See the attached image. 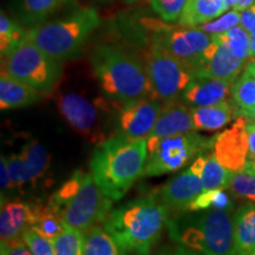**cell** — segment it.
<instances>
[{"instance_id":"1","label":"cell","mask_w":255,"mask_h":255,"mask_svg":"<svg viewBox=\"0 0 255 255\" xmlns=\"http://www.w3.org/2000/svg\"><path fill=\"white\" fill-rule=\"evenodd\" d=\"M146 158V138L131 139L116 135L95 149L90 161V174L105 195L113 201H119L143 175Z\"/></svg>"},{"instance_id":"48","label":"cell","mask_w":255,"mask_h":255,"mask_svg":"<svg viewBox=\"0 0 255 255\" xmlns=\"http://www.w3.org/2000/svg\"><path fill=\"white\" fill-rule=\"evenodd\" d=\"M251 255H255V252H254V253H252V254H251Z\"/></svg>"},{"instance_id":"47","label":"cell","mask_w":255,"mask_h":255,"mask_svg":"<svg viewBox=\"0 0 255 255\" xmlns=\"http://www.w3.org/2000/svg\"><path fill=\"white\" fill-rule=\"evenodd\" d=\"M102 2H109V1H111V0H101Z\"/></svg>"},{"instance_id":"4","label":"cell","mask_w":255,"mask_h":255,"mask_svg":"<svg viewBox=\"0 0 255 255\" xmlns=\"http://www.w3.org/2000/svg\"><path fill=\"white\" fill-rule=\"evenodd\" d=\"M114 201L103 193L91 174L76 170L50 197V207L65 225L87 233L103 223Z\"/></svg>"},{"instance_id":"13","label":"cell","mask_w":255,"mask_h":255,"mask_svg":"<svg viewBox=\"0 0 255 255\" xmlns=\"http://www.w3.org/2000/svg\"><path fill=\"white\" fill-rule=\"evenodd\" d=\"M247 119L239 116L231 128L215 136L213 155L226 169L234 173L241 170L248 161Z\"/></svg>"},{"instance_id":"20","label":"cell","mask_w":255,"mask_h":255,"mask_svg":"<svg viewBox=\"0 0 255 255\" xmlns=\"http://www.w3.org/2000/svg\"><path fill=\"white\" fill-rule=\"evenodd\" d=\"M41 92L26 83L1 71L0 76V109L11 110L26 108L40 101Z\"/></svg>"},{"instance_id":"28","label":"cell","mask_w":255,"mask_h":255,"mask_svg":"<svg viewBox=\"0 0 255 255\" xmlns=\"http://www.w3.org/2000/svg\"><path fill=\"white\" fill-rule=\"evenodd\" d=\"M26 39V31L1 11L0 13V55L5 57Z\"/></svg>"},{"instance_id":"23","label":"cell","mask_w":255,"mask_h":255,"mask_svg":"<svg viewBox=\"0 0 255 255\" xmlns=\"http://www.w3.org/2000/svg\"><path fill=\"white\" fill-rule=\"evenodd\" d=\"M191 114L196 130L214 131L227 126L238 117V109L228 101H223L208 107H191Z\"/></svg>"},{"instance_id":"11","label":"cell","mask_w":255,"mask_h":255,"mask_svg":"<svg viewBox=\"0 0 255 255\" xmlns=\"http://www.w3.org/2000/svg\"><path fill=\"white\" fill-rule=\"evenodd\" d=\"M57 105L70 127L88 141L98 145L108 139L102 130L101 121V110L107 109V103L102 101L92 102L84 96L69 92L59 96Z\"/></svg>"},{"instance_id":"26","label":"cell","mask_w":255,"mask_h":255,"mask_svg":"<svg viewBox=\"0 0 255 255\" xmlns=\"http://www.w3.org/2000/svg\"><path fill=\"white\" fill-rule=\"evenodd\" d=\"M121 246L103 226L96 225L85 233V255H127Z\"/></svg>"},{"instance_id":"8","label":"cell","mask_w":255,"mask_h":255,"mask_svg":"<svg viewBox=\"0 0 255 255\" xmlns=\"http://www.w3.org/2000/svg\"><path fill=\"white\" fill-rule=\"evenodd\" d=\"M1 71L26 83L41 94H50L62 75V62L25 39L20 45L1 57Z\"/></svg>"},{"instance_id":"27","label":"cell","mask_w":255,"mask_h":255,"mask_svg":"<svg viewBox=\"0 0 255 255\" xmlns=\"http://www.w3.org/2000/svg\"><path fill=\"white\" fill-rule=\"evenodd\" d=\"M30 228L41 237L55 240L65 229V223L49 206L34 203Z\"/></svg>"},{"instance_id":"15","label":"cell","mask_w":255,"mask_h":255,"mask_svg":"<svg viewBox=\"0 0 255 255\" xmlns=\"http://www.w3.org/2000/svg\"><path fill=\"white\" fill-rule=\"evenodd\" d=\"M196 131L191 108L186 104L175 103V101L165 102L162 107L154 129L146 137L148 152H150L162 139L167 137Z\"/></svg>"},{"instance_id":"44","label":"cell","mask_w":255,"mask_h":255,"mask_svg":"<svg viewBox=\"0 0 255 255\" xmlns=\"http://www.w3.org/2000/svg\"><path fill=\"white\" fill-rule=\"evenodd\" d=\"M239 116H244V117H246L247 120H251V121H253V122H255V107H253L252 109L247 110V111H242V113H239L238 117Z\"/></svg>"},{"instance_id":"18","label":"cell","mask_w":255,"mask_h":255,"mask_svg":"<svg viewBox=\"0 0 255 255\" xmlns=\"http://www.w3.org/2000/svg\"><path fill=\"white\" fill-rule=\"evenodd\" d=\"M233 83L225 79L194 77L182 94V100L190 107H208L226 101Z\"/></svg>"},{"instance_id":"24","label":"cell","mask_w":255,"mask_h":255,"mask_svg":"<svg viewBox=\"0 0 255 255\" xmlns=\"http://www.w3.org/2000/svg\"><path fill=\"white\" fill-rule=\"evenodd\" d=\"M202 180L203 189H226L229 186L232 171L220 163L214 155H200L189 167Z\"/></svg>"},{"instance_id":"21","label":"cell","mask_w":255,"mask_h":255,"mask_svg":"<svg viewBox=\"0 0 255 255\" xmlns=\"http://www.w3.org/2000/svg\"><path fill=\"white\" fill-rule=\"evenodd\" d=\"M255 252V202L241 206L234 215V255Z\"/></svg>"},{"instance_id":"2","label":"cell","mask_w":255,"mask_h":255,"mask_svg":"<svg viewBox=\"0 0 255 255\" xmlns=\"http://www.w3.org/2000/svg\"><path fill=\"white\" fill-rule=\"evenodd\" d=\"M168 218L169 209L157 191L113 209L102 225L127 253L149 255Z\"/></svg>"},{"instance_id":"14","label":"cell","mask_w":255,"mask_h":255,"mask_svg":"<svg viewBox=\"0 0 255 255\" xmlns=\"http://www.w3.org/2000/svg\"><path fill=\"white\" fill-rule=\"evenodd\" d=\"M11 188H21L34 184L44 176L49 167L46 149L37 141H32L21 148L19 154L5 157Z\"/></svg>"},{"instance_id":"37","label":"cell","mask_w":255,"mask_h":255,"mask_svg":"<svg viewBox=\"0 0 255 255\" xmlns=\"http://www.w3.org/2000/svg\"><path fill=\"white\" fill-rule=\"evenodd\" d=\"M0 255H33V253L27 247L25 242H15V244H7L1 242L0 245Z\"/></svg>"},{"instance_id":"34","label":"cell","mask_w":255,"mask_h":255,"mask_svg":"<svg viewBox=\"0 0 255 255\" xmlns=\"http://www.w3.org/2000/svg\"><path fill=\"white\" fill-rule=\"evenodd\" d=\"M219 36L225 41H227L229 47L239 58L246 60L250 57V33L244 27L235 26L225 33L219 34Z\"/></svg>"},{"instance_id":"17","label":"cell","mask_w":255,"mask_h":255,"mask_svg":"<svg viewBox=\"0 0 255 255\" xmlns=\"http://www.w3.org/2000/svg\"><path fill=\"white\" fill-rule=\"evenodd\" d=\"M33 202L7 201L1 203L0 212V238L1 242H23V234L30 228L33 215Z\"/></svg>"},{"instance_id":"46","label":"cell","mask_w":255,"mask_h":255,"mask_svg":"<svg viewBox=\"0 0 255 255\" xmlns=\"http://www.w3.org/2000/svg\"><path fill=\"white\" fill-rule=\"evenodd\" d=\"M246 71L252 73V75L255 77V59L252 60V62L246 66Z\"/></svg>"},{"instance_id":"12","label":"cell","mask_w":255,"mask_h":255,"mask_svg":"<svg viewBox=\"0 0 255 255\" xmlns=\"http://www.w3.org/2000/svg\"><path fill=\"white\" fill-rule=\"evenodd\" d=\"M161 110V102L156 98L115 102L119 135L131 139L146 138L154 129Z\"/></svg>"},{"instance_id":"36","label":"cell","mask_w":255,"mask_h":255,"mask_svg":"<svg viewBox=\"0 0 255 255\" xmlns=\"http://www.w3.org/2000/svg\"><path fill=\"white\" fill-rule=\"evenodd\" d=\"M23 240L33 255H55L53 240L41 237L32 228H27L24 232Z\"/></svg>"},{"instance_id":"30","label":"cell","mask_w":255,"mask_h":255,"mask_svg":"<svg viewBox=\"0 0 255 255\" xmlns=\"http://www.w3.org/2000/svg\"><path fill=\"white\" fill-rule=\"evenodd\" d=\"M232 97L238 109V115L255 107V77L252 73L245 70L242 76L233 83Z\"/></svg>"},{"instance_id":"45","label":"cell","mask_w":255,"mask_h":255,"mask_svg":"<svg viewBox=\"0 0 255 255\" xmlns=\"http://www.w3.org/2000/svg\"><path fill=\"white\" fill-rule=\"evenodd\" d=\"M223 5H225L226 11H231L232 8H235V5H237L238 0H222Z\"/></svg>"},{"instance_id":"22","label":"cell","mask_w":255,"mask_h":255,"mask_svg":"<svg viewBox=\"0 0 255 255\" xmlns=\"http://www.w3.org/2000/svg\"><path fill=\"white\" fill-rule=\"evenodd\" d=\"M20 20L26 25H39L66 7H78L77 0H18Z\"/></svg>"},{"instance_id":"16","label":"cell","mask_w":255,"mask_h":255,"mask_svg":"<svg viewBox=\"0 0 255 255\" xmlns=\"http://www.w3.org/2000/svg\"><path fill=\"white\" fill-rule=\"evenodd\" d=\"M203 189L199 175L187 169L171 178L158 190V195L170 212H184L187 207L200 195Z\"/></svg>"},{"instance_id":"41","label":"cell","mask_w":255,"mask_h":255,"mask_svg":"<svg viewBox=\"0 0 255 255\" xmlns=\"http://www.w3.org/2000/svg\"><path fill=\"white\" fill-rule=\"evenodd\" d=\"M8 188H11V180H9V174L5 157L1 156V191L8 189Z\"/></svg>"},{"instance_id":"42","label":"cell","mask_w":255,"mask_h":255,"mask_svg":"<svg viewBox=\"0 0 255 255\" xmlns=\"http://www.w3.org/2000/svg\"><path fill=\"white\" fill-rule=\"evenodd\" d=\"M253 4H255V0H238L237 5H235V9L240 12L242 9L250 7Z\"/></svg>"},{"instance_id":"40","label":"cell","mask_w":255,"mask_h":255,"mask_svg":"<svg viewBox=\"0 0 255 255\" xmlns=\"http://www.w3.org/2000/svg\"><path fill=\"white\" fill-rule=\"evenodd\" d=\"M157 255H202L197 253L195 251H191L189 248L183 247V246H177V247H167L163 248L161 252H158Z\"/></svg>"},{"instance_id":"31","label":"cell","mask_w":255,"mask_h":255,"mask_svg":"<svg viewBox=\"0 0 255 255\" xmlns=\"http://www.w3.org/2000/svg\"><path fill=\"white\" fill-rule=\"evenodd\" d=\"M233 202L231 196L226 193L225 189L203 190L196 197L184 212H203V210L222 209L231 210Z\"/></svg>"},{"instance_id":"7","label":"cell","mask_w":255,"mask_h":255,"mask_svg":"<svg viewBox=\"0 0 255 255\" xmlns=\"http://www.w3.org/2000/svg\"><path fill=\"white\" fill-rule=\"evenodd\" d=\"M100 24V13L95 7H78L68 17L32 26L26 31V39L46 55L63 62L82 52Z\"/></svg>"},{"instance_id":"6","label":"cell","mask_w":255,"mask_h":255,"mask_svg":"<svg viewBox=\"0 0 255 255\" xmlns=\"http://www.w3.org/2000/svg\"><path fill=\"white\" fill-rule=\"evenodd\" d=\"M135 27L137 39L148 38L150 49L162 50L176 57L194 73L212 59L220 43L216 34L206 33L200 27L174 26L161 19L143 18Z\"/></svg>"},{"instance_id":"32","label":"cell","mask_w":255,"mask_h":255,"mask_svg":"<svg viewBox=\"0 0 255 255\" xmlns=\"http://www.w3.org/2000/svg\"><path fill=\"white\" fill-rule=\"evenodd\" d=\"M53 244L55 255H85V233L68 225Z\"/></svg>"},{"instance_id":"19","label":"cell","mask_w":255,"mask_h":255,"mask_svg":"<svg viewBox=\"0 0 255 255\" xmlns=\"http://www.w3.org/2000/svg\"><path fill=\"white\" fill-rule=\"evenodd\" d=\"M216 36L220 41L218 50L215 51L212 59L195 73V77H209L234 82L241 72L245 60L240 59L233 52L227 41L223 40L219 34Z\"/></svg>"},{"instance_id":"43","label":"cell","mask_w":255,"mask_h":255,"mask_svg":"<svg viewBox=\"0 0 255 255\" xmlns=\"http://www.w3.org/2000/svg\"><path fill=\"white\" fill-rule=\"evenodd\" d=\"M250 40H251V47H250V57L255 59V30H253L250 33Z\"/></svg>"},{"instance_id":"10","label":"cell","mask_w":255,"mask_h":255,"mask_svg":"<svg viewBox=\"0 0 255 255\" xmlns=\"http://www.w3.org/2000/svg\"><path fill=\"white\" fill-rule=\"evenodd\" d=\"M145 69L150 79L152 97L164 102L175 101L182 96L195 77L186 63L157 49L149 50Z\"/></svg>"},{"instance_id":"5","label":"cell","mask_w":255,"mask_h":255,"mask_svg":"<svg viewBox=\"0 0 255 255\" xmlns=\"http://www.w3.org/2000/svg\"><path fill=\"white\" fill-rule=\"evenodd\" d=\"M165 226L174 241L191 251L202 255H234V216L231 210L169 216Z\"/></svg>"},{"instance_id":"35","label":"cell","mask_w":255,"mask_h":255,"mask_svg":"<svg viewBox=\"0 0 255 255\" xmlns=\"http://www.w3.org/2000/svg\"><path fill=\"white\" fill-rule=\"evenodd\" d=\"M240 24V13L237 9H231L225 14H221L215 20L207 21V23L200 25V28L209 34H221L225 33L233 27L238 26Z\"/></svg>"},{"instance_id":"39","label":"cell","mask_w":255,"mask_h":255,"mask_svg":"<svg viewBox=\"0 0 255 255\" xmlns=\"http://www.w3.org/2000/svg\"><path fill=\"white\" fill-rule=\"evenodd\" d=\"M247 133H248V146H250V154L248 158L255 162V122L247 120Z\"/></svg>"},{"instance_id":"25","label":"cell","mask_w":255,"mask_h":255,"mask_svg":"<svg viewBox=\"0 0 255 255\" xmlns=\"http://www.w3.org/2000/svg\"><path fill=\"white\" fill-rule=\"evenodd\" d=\"M226 12L222 0H188L178 25L183 27H196L218 18Z\"/></svg>"},{"instance_id":"9","label":"cell","mask_w":255,"mask_h":255,"mask_svg":"<svg viewBox=\"0 0 255 255\" xmlns=\"http://www.w3.org/2000/svg\"><path fill=\"white\" fill-rule=\"evenodd\" d=\"M214 139L215 137L208 138L195 131L162 139L150 152H148L142 176H162L180 170L203 154V151L213 148Z\"/></svg>"},{"instance_id":"33","label":"cell","mask_w":255,"mask_h":255,"mask_svg":"<svg viewBox=\"0 0 255 255\" xmlns=\"http://www.w3.org/2000/svg\"><path fill=\"white\" fill-rule=\"evenodd\" d=\"M188 0H150L149 5L161 20L167 24L178 23Z\"/></svg>"},{"instance_id":"38","label":"cell","mask_w":255,"mask_h":255,"mask_svg":"<svg viewBox=\"0 0 255 255\" xmlns=\"http://www.w3.org/2000/svg\"><path fill=\"white\" fill-rule=\"evenodd\" d=\"M240 24L248 33L255 30V4L240 11Z\"/></svg>"},{"instance_id":"3","label":"cell","mask_w":255,"mask_h":255,"mask_svg":"<svg viewBox=\"0 0 255 255\" xmlns=\"http://www.w3.org/2000/svg\"><path fill=\"white\" fill-rule=\"evenodd\" d=\"M90 60L98 84L110 101L154 98L146 69L126 51L100 44L92 51Z\"/></svg>"},{"instance_id":"29","label":"cell","mask_w":255,"mask_h":255,"mask_svg":"<svg viewBox=\"0 0 255 255\" xmlns=\"http://www.w3.org/2000/svg\"><path fill=\"white\" fill-rule=\"evenodd\" d=\"M228 188L237 196L255 202V162L248 158L241 170L232 173Z\"/></svg>"}]
</instances>
